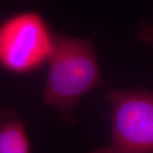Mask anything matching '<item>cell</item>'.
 Wrapping results in <instances>:
<instances>
[{
	"label": "cell",
	"mask_w": 153,
	"mask_h": 153,
	"mask_svg": "<svg viewBox=\"0 0 153 153\" xmlns=\"http://www.w3.org/2000/svg\"><path fill=\"white\" fill-rule=\"evenodd\" d=\"M48 62L44 104L71 120L82 96L104 85L94 48L89 39L55 33Z\"/></svg>",
	"instance_id": "6da1fadb"
},
{
	"label": "cell",
	"mask_w": 153,
	"mask_h": 153,
	"mask_svg": "<svg viewBox=\"0 0 153 153\" xmlns=\"http://www.w3.org/2000/svg\"><path fill=\"white\" fill-rule=\"evenodd\" d=\"M55 33L37 11L7 16L0 22V66L16 75L38 71L49 60Z\"/></svg>",
	"instance_id": "7a4b0ae2"
},
{
	"label": "cell",
	"mask_w": 153,
	"mask_h": 153,
	"mask_svg": "<svg viewBox=\"0 0 153 153\" xmlns=\"http://www.w3.org/2000/svg\"><path fill=\"white\" fill-rule=\"evenodd\" d=\"M105 97L111 105V143L90 153H153V89H110Z\"/></svg>",
	"instance_id": "3957f363"
},
{
	"label": "cell",
	"mask_w": 153,
	"mask_h": 153,
	"mask_svg": "<svg viewBox=\"0 0 153 153\" xmlns=\"http://www.w3.org/2000/svg\"><path fill=\"white\" fill-rule=\"evenodd\" d=\"M0 153H32L26 124L13 108H0Z\"/></svg>",
	"instance_id": "277c9868"
},
{
	"label": "cell",
	"mask_w": 153,
	"mask_h": 153,
	"mask_svg": "<svg viewBox=\"0 0 153 153\" xmlns=\"http://www.w3.org/2000/svg\"><path fill=\"white\" fill-rule=\"evenodd\" d=\"M137 39L140 42L147 44L153 49V25L146 22H141L140 25V31L137 35Z\"/></svg>",
	"instance_id": "5b68a950"
}]
</instances>
